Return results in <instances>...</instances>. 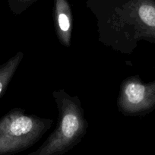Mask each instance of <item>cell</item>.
Masks as SVG:
<instances>
[{
	"mask_svg": "<svg viewBox=\"0 0 155 155\" xmlns=\"http://www.w3.org/2000/svg\"><path fill=\"white\" fill-rule=\"evenodd\" d=\"M58 109L56 129L37 150L27 155H62L79 144L87 133L88 123L78 96L64 89L53 91Z\"/></svg>",
	"mask_w": 155,
	"mask_h": 155,
	"instance_id": "cell-1",
	"label": "cell"
},
{
	"mask_svg": "<svg viewBox=\"0 0 155 155\" xmlns=\"http://www.w3.org/2000/svg\"><path fill=\"white\" fill-rule=\"evenodd\" d=\"M52 119L26 114L15 108L0 119V155L24 151L38 142L52 127Z\"/></svg>",
	"mask_w": 155,
	"mask_h": 155,
	"instance_id": "cell-2",
	"label": "cell"
},
{
	"mask_svg": "<svg viewBox=\"0 0 155 155\" xmlns=\"http://www.w3.org/2000/svg\"><path fill=\"white\" fill-rule=\"evenodd\" d=\"M117 108L125 116H144L155 110V81L144 83L139 75L122 81Z\"/></svg>",
	"mask_w": 155,
	"mask_h": 155,
	"instance_id": "cell-3",
	"label": "cell"
},
{
	"mask_svg": "<svg viewBox=\"0 0 155 155\" xmlns=\"http://www.w3.org/2000/svg\"><path fill=\"white\" fill-rule=\"evenodd\" d=\"M54 31L59 42L65 47L71 45L72 11L68 0H54L53 7Z\"/></svg>",
	"mask_w": 155,
	"mask_h": 155,
	"instance_id": "cell-4",
	"label": "cell"
},
{
	"mask_svg": "<svg viewBox=\"0 0 155 155\" xmlns=\"http://www.w3.org/2000/svg\"><path fill=\"white\" fill-rule=\"evenodd\" d=\"M23 58L24 53L19 51L0 66V96L7 88Z\"/></svg>",
	"mask_w": 155,
	"mask_h": 155,
	"instance_id": "cell-5",
	"label": "cell"
},
{
	"mask_svg": "<svg viewBox=\"0 0 155 155\" xmlns=\"http://www.w3.org/2000/svg\"><path fill=\"white\" fill-rule=\"evenodd\" d=\"M38 0H8L12 11L15 15H20L32 6Z\"/></svg>",
	"mask_w": 155,
	"mask_h": 155,
	"instance_id": "cell-6",
	"label": "cell"
}]
</instances>
